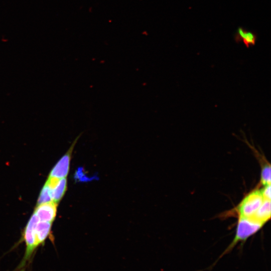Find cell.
I'll list each match as a JSON object with an SVG mask.
<instances>
[{
  "mask_svg": "<svg viewBox=\"0 0 271 271\" xmlns=\"http://www.w3.org/2000/svg\"><path fill=\"white\" fill-rule=\"evenodd\" d=\"M81 134L82 133H80L73 141L67 151L52 169L48 177L59 179L67 177L69 172L73 151Z\"/></svg>",
  "mask_w": 271,
  "mask_h": 271,
  "instance_id": "cell-3",
  "label": "cell"
},
{
  "mask_svg": "<svg viewBox=\"0 0 271 271\" xmlns=\"http://www.w3.org/2000/svg\"><path fill=\"white\" fill-rule=\"evenodd\" d=\"M45 183L48 185L51 190L52 201L58 204L67 190V178L59 179L48 177Z\"/></svg>",
  "mask_w": 271,
  "mask_h": 271,
  "instance_id": "cell-4",
  "label": "cell"
},
{
  "mask_svg": "<svg viewBox=\"0 0 271 271\" xmlns=\"http://www.w3.org/2000/svg\"><path fill=\"white\" fill-rule=\"evenodd\" d=\"M235 41L238 43L242 42L247 48L255 45L256 35L242 28H239L234 36Z\"/></svg>",
  "mask_w": 271,
  "mask_h": 271,
  "instance_id": "cell-8",
  "label": "cell"
},
{
  "mask_svg": "<svg viewBox=\"0 0 271 271\" xmlns=\"http://www.w3.org/2000/svg\"><path fill=\"white\" fill-rule=\"evenodd\" d=\"M264 225L251 218L238 216L235 234L231 243L212 265L214 266L224 255L229 253L238 244L241 245L251 236L258 232Z\"/></svg>",
  "mask_w": 271,
  "mask_h": 271,
  "instance_id": "cell-1",
  "label": "cell"
},
{
  "mask_svg": "<svg viewBox=\"0 0 271 271\" xmlns=\"http://www.w3.org/2000/svg\"><path fill=\"white\" fill-rule=\"evenodd\" d=\"M264 199L260 190H254L249 193L237 207L238 216L251 218Z\"/></svg>",
  "mask_w": 271,
  "mask_h": 271,
  "instance_id": "cell-2",
  "label": "cell"
},
{
  "mask_svg": "<svg viewBox=\"0 0 271 271\" xmlns=\"http://www.w3.org/2000/svg\"><path fill=\"white\" fill-rule=\"evenodd\" d=\"M270 218V200L264 199L262 203L251 218L264 224Z\"/></svg>",
  "mask_w": 271,
  "mask_h": 271,
  "instance_id": "cell-7",
  "label": "cell"
},
{
  "mask_svg": "<svg viewBox=\"0 0 271 271\" xmlns=\"http://www.w3.org/2000/svg\"><path fill=\"white\" fill-rule=\"evenodd\" d=\"M51 201H53L51 195V190L48 185L45 183L39 195L37 205Z\"/></svg>",
  "mask_w": 271,
  "mask_h": 271,
  "instance_id": "cell-9",
  "label": "cell"
},
{
  "mask_svg": "<svg viewBox=\"0 0 271 271\" xmlns=\"http://www.w3.org/2000/svg\"><path fill=\"white\" fill-rule=\"evenodd\" d=\"M260 181L263 186L270 184V165L267 162L262 167Z\"/></svg>",
  "mask_w": 271,
  "mask_h": 271,
  "instance_id": "cell-10",
  "label": "cell"
},
{
  "mask_svg": "<svg viewBox=\"0 0 271 271\" xmlns=\"http://www.w3.org/2000/svg\"><path fill=\"white\" fill-rule=\"evenodd\" d=\"M58 204L51 201L37 205L34 213L39 221L52 223L56 216Z\"/></svg>",
  "mask_w": 271,
  "mask_h": 271,
  "instance_id": "cell-5",
  "label": "cell"
},
{
  "mask_svg": "<svg viewBox=\"0 0 271 271\" xmlns=\"http://www.w3.org/2000/svg\"><path fill=\"white\" fill-rule=\"evenodd\" d=\"M52 222L38 221L33 228V235L37 249L43 245L47 238L51 237Z\"/></svg>",
  "mask_w": 271,
  "mask_h": 271,
  "instance_id": "cell-6",
  "label": "cell"
},
{
  "mask_svg": "<svg viewBox=\"0 0 271 271\" xmlns=\"http://www.w3.org/2000/svg\"><path fill=\"white\" fill-rule=\"evenodd\" d=\"M260 191L264 199L270 200V184L263 186Z\"/></svg>",
  "mask_w": 271,
  "mask_h": 271,
  "instance_id": "cell-11",
  "label": "cell"
}]
</instances>
